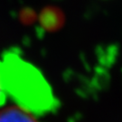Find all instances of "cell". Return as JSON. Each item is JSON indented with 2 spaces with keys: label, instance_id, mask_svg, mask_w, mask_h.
<instances>
[{
  "label": "cell",
  "instance_id": "3",
  "mask_svg": "<svg viewBox=\"0 0 122 122\" xmlns=\"http://www.w3.org/2000/svg\"><path fill=\"white\" fill-rule=\"evenodd\" d=\"M0 122H38L34 115L18 106L5 108L0 111Z\"/></svg>",
  "mask_w": 122,
  "mask_h": 122
},
{
  "label": "cell",
  "instance_id": "1",
  "mask_svg": "<svg viewBox=\"0 0 122 122\" xmlns=\"http://www.w3.org/2000/svg\"><path fill=\"white\" fill-rule=\"evenodd\" d=\"M0 85L18 107L33 115L49 114L60 105L41 71L17 52L9 51L0 57Z\"/></svg>",
  "mask_w": 122,
  "mask_h": 122
},
{
  "label": "cell",
  "instance_id": "5",
  "mask_svg": "<svg viewBox=\"0 0 122 122\" xmlns=\"http://www.w3.org/2000/svg\"><path fill=\"white\" fill-rule=\"evenodd\" d=\"M6 98H7V96H6L5 92H4V90L2 89L1 85H0V106H3L5 103Z\"/></svg>",
  "mask_w": 122,
  "mask_h": 122
},
{
  "label": "cell",
  "instance_id": "4",
  "mask_svg": "<svg viewBox=\"0 0 122 122\" xmlns=\"http://www.w3.org/2000/svg\"><path fill=\"white\" fill-rule=\"evenodd\" d=\"M35 16L36 15L34 13V11L29 10V9H25L20 15V19H21L23 24H32L35 20Z\"/></svg>",
  "mask_w": 122,
  "mask_h": 122
},
{
  "label": "cell",
  "instance_id": "2",
  "mask_svg": "<svg viewBox=\"0 0 122 122\" xmlns=\"http://www.w3.org/2000/svg\"><path fill=\"white\" fill-rule=\"evenodd\" d=\"M41 27L47 32H56L65 24V15L61 9L56 6L44 7L38 15Z\"/></svg>",
  "mask_w": 122,
  "mask_h": 122
}]
</instances>
